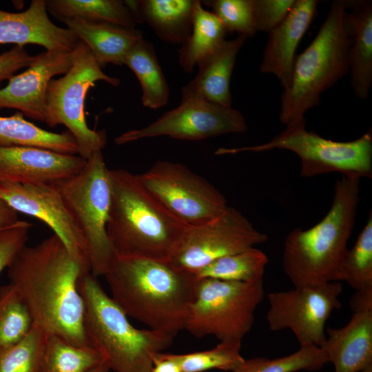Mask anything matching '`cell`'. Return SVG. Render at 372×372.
Wrapping results in <instances>:
<instances>
[{
    "label": "cell",
    "mask_w": 372,
    "mask_h": 372,
    "mask_svg": "<svg viewBox=\"0 0 372 372\" xmlns=\"http://www.w3.org/2000/svg\"><path fill=\"white\" fill-rule=\"evenodd\" d=\"M7 269L9 284L23 298L34 325L74 345L92 346L79 289L81 276L88 271L55 234L34 246L25 245Z\"/></svg>",
    "instance_id": "obj_1"
},
{
    "label": "cell",
    "mask_w": 372,
    "mask_h": 372,
    "mask_svg": "<svg viewBox=\"0 0 372 372\" xmlns=\"http://www.w3.org/2000/svg\"><path fill=\"white\" fill-rule=\"evenodd\" d=\"M103 276L125 313L174 338L185 329L198 278L169 261L114 256Z\"/></svg>",
    "instance_id": "obj_2"
},
{
    "label": "cell",
    "mask_w": 372,
    "mask_h": 372,
    "mask_svg": "<svg viewBox=\"0 0 372 372\" xmlns=\"http://www.w3.org/2000/svg\"><path fill=\"white\" fill-rule=\"evenodd\" d=\"M107 234L114 255L169 261L190 226L172 214L140 175L110 169Z\"/></svg>",
    "instance_id": "obj_3"
},
{
    "label": "cell",
    "mask_w": 372,
    "mask_h": 372,
    "mask_svg": "<svg viewBox=\"0 0 372 372\" xmlns=\"http://www.w3.org/2000/svg\"><path fill=\"white\" fill-rule=\"evenodd\" d=\"M360 179L342 176L334 186L332 204L324 218L307 229L286 237L282 267L294 287H316L342 281V268L355 224Z\"/></svg>",
    "instance_id": "obj_4"
},
{
    "label": "cell",
    "mask_w": 372,
    "mask_h": 372,
    "mask_svg": "<svg viewBox=\"0 0 372 372\" xmlns=\"http://www.w3.org/2000/svg\"><path fill=\"white\" fill-rule=\"evenodd\" d=\"M351 43L347 1H333L316 37L296 56L289 86L281 95L279 118L286 128L305 127V112L349 72Z\"/></svg>",
    "instance_id": "obj_5"
},
{
    "label": "cell",
    "mask_w": 372,
    "mask_h": 372,
    "mask_svg": "<svg viewBox=\"0 0 372 372\" xmlns=\"http://www.w3.org/2000/svg\"><path fill=\"white\" fill-rule=\"evenodd\" d=\"M79 289L84 302L87 336L110 371L150 372L154 357L169 347L174 338L134 327L90 271L81 276Z\"/></svg>",
    "instance_id": "obj_6"
},
{
    "label": "cell",
    "mask_w": 372,
    "mask_h": 372,
    "mask_svg": "<svg viewBox=\"0 0 372 372\" xmlns=\"http://www.w3.org/2000/svg\"><path fill=\"white\" fill-rule=\"evenodd\" d=\"M72 64L68 72L49 83L45 123L52 127L65 126L76 141L78 154L87 160L94 153L102 151L107 143L105 130L90 129L87 124V93L96 81L116 87L120 79L103 72L90 48L81 41L72 50Z\"/></svg>",
    "instance_id": "obj_7"
},
{
    "label": "cell",
    "mask_w": 372,
    "mask_h": 372,
    "mask_svg": "<svg viewBox=\"0 0 372 372\" xmlns=\"http://www.w3.org/2000/svg\"><path fill=\"white\" fill-rule=\"evenodd\" d=\"M264 297L263 280L198 279L185 329L197 338L211 335L220 341L242 340L251 331Z\"/></svg>",
    "instance_id": "obj_8"
},
{
    "label": "cell",
    "mask_w": 372,
    "mask_h": 372,
    "mask_svg": "<svg viewBox=\"0 0 372 372\" xmlns=\"http://www.w3.org/2000/svg\"><path fill=\"white\" fill-rule=\"evenodd\" d=\"M58 186L85 241L90 273L103 276L114 255L106 230L111 201L110 169L102 151L94 153L79 174Z\"/></svg>",
    "instance_id": "obj_9"
},
{
    "label": "cell",
    "mask_w": 372,
    "mask_h": 372,
    "mask_svg": "<svg viewBox=\"0 0 372 372\" xmlns=\"http://www.w3.org/2000/svg\"><path fill=\"white\" fill-rule=\"evenodd\" d=\"M275 149L295 153L301 161L300 174L303 177L339 172L348 178L371 177L372 130L358 138L338 142L309 132L305 127L286 128L269 141L254 146L233 148L220 147L217 155L240 152H260Z\"/></svg>",
    "instance_id": "obj_10"
},
{
    "label": "cell",
    "mask_w": 372,
    "mask_h": 372,
    "mask_svg": "<svg viewBox=\"0 0 372 372\" xmlns=\"http://www.w3.org/2000/svg\"><path fill=\"white\" fill-rule=\"evenodd\" d=\"M140 176L149 192L189 226L207 223L227 207L219 190L181 163L161 161Z\"/></svg>",
    "instance_id": "obj_11"
},
{
    "label": "cell",
    "mask_w": 372,
    "mask_h": 372,
    "mask_svg": "<svg viewBox=\"0 0 372 372\" xmlns=\"http://www.w3.org/2000/svg\"><path fill=\"white\" fill-rule=\"evenodd\" d=\"M342 291L340 282H333L268 293L267 322L269 329H289L300 346L320 347L327 335V321L341 307L339 297Z\"/></svg>",
    "instance_id": "obj_12"
},
{
    "label": "cell",
    "mask_w": 372,
    "mask_h": 372,
    "mask_svg": "<svg viewBox=\"0 0 372 372\" xmlns=\"http://www.w3.org/2000/svg\"><path fill=\"white\" fill-rule=\"evenodd\" d=\"M258 231L239 211L227 206L218 216L190 226L169 262L176 267L197 273L213 261L265 242Z\"/></svg>",
    "instance_id": "obj_13"
},
{
    "label": "cell",
    "mask_w": 372,
    "mask_h": 372,
    "mask_svg": "<svg viewBox=\"0 0 372 372\" xmlns=\"http://www.w3.org/2000/svg\"><path fill=\"white\" fill-rule=\"evenodd\" d=\"M247 127L243 115L230 107L197 100L180 101L146 127L125 132L115 138L123 145L145 138L168 136L199 141L231 133H242Z\"/></svg>",
    "instance_id": "obj_14"
},
{
    "label": "cell",
    "mask_w": 372,
    "mask_h": 372,
    "mask_svg": "<svg viewBox=\"0 0 372 372\" xmlns=\"http://www.w3.org/2000/svg\"><path fill=\"white\" fill-rule=\"evenodd\" d=\"M0 198L17 213L33 216L47 225L70 254L90 272L85 241L58 185L0 181Z\"/></svg>",
    "instance_id": "obj_15"
},
{
    "label": "cell",
    "mask_w": 372,
    "mask_h": 372,
    "mask_svg": "<svg viewBox=\"0 0 372 372\" xmlns=\"http://www.w3.org/2000/svg\"><path fill=\"white\" fill-rule=\"evenodd\" d=\"M72 60V51L45 50L36 55L25 71L11 76L0 89V109H16L23 116L45 122L49 83L54 76L67 73Z\"/></svg>",
    "instance_id": "obj_16"
},
{
    "label": "cell",
    "mask_w": 372,
    "mask_h": 372,
    "mask_svg": "<svg viewBox=\"0 0 372 372\" xmlns=\"http://www.w3.org/2000/svg\"><path fill=\"white\" fill-rule=\"evenodd\" d=\"M87 160L33 147L0 146V181L59 185L79 174Z\"/></svg>",
    "instance_id": "obj_17"
},
{
    "label": "cell",
    "mask_w": 372,
    "mask_h": 372,
    "mask_svg": "<svg viewBox=\"0 0 372 372\" xmlns=\"http://www.w3.org/2000/svg\"><path fill=\"white\" fill-rule=\"evenodd\" d=\"M79 41L70 30L50 20L46 0H32L28 8L21 12L0 10V45L36 44L46 50L70 52Z\"/></svg>",
    "instance_id": "obj_18"
},
{
    "label": "cell",
    "mask_w": 372,
    "mask_h": 372,
    "mask_svg": "<svg viewBox=\"0 0 372 372\" xmlns=\"http://www.w3.org/2000/svg\"><path fill=\"white\" fill-rule=\"evenodd\" d=\"M317 0H296L287 17L268 32L262 73L273 74L283 90L290 84L298 45L317 14Z\"/></svg>",
    "instance_id": "obj_19"
},
{
    "label": "cell",
    "mask_w": 372,
    "mask_h": 372,
    "mask_svg": "<svg viewBox=\"0 0 372 372\" xmlns=\"http://www.w3.org/2000/svg\"><path fill=\"white\" fill-rule=\"evenodd\" d=\"M247 37L225 40L198 62L196 76L181 88L180 101L197 100L230 107V80L236 56Z\"/></svg>",
    "instance_id": "obj_20"
},
{
    "label": "cell",
    "mask_w": 372,
    "mask_h": 372,
    "mask_svg": "<svg viewBox=\"0 0 372 372\" xmlns=\"http://www.w3.org/2000/svg\"><path fill=\"white\" fill-rule=\"evenodd\" d=\"M320 348L334 372H360L372 364V311L353 313L340 328H328Z\"/></svg>",
    "instance_id": "obj_21"
},
{
    "label": "cell",
    "mask_w": 372,
    "mask_h": 372,
    "mask_svg": "<svg viewBox=\"0 0 372 372\" xmlns=\"http://www.w3.org/2000/svg\"><path fill=\"white\" fill-rule=\"evenodd\" d=\"M84 43L103 68L107 64L124 65L127 52L141 39L142 31L103 22L80 19L61 20Z\"/></svg>",
    "instance_id": "obj_22"
},
{
    "label": "cell",
    "mask_w": 372,
    "mask_h": 372,
    "mask_svg": "<svg viewBox=\"0 0 372 372\" xmlns=\"http://www.w3.org/2000/svg\"><path fill=\"white\" fill-rule=\"evenodd\" d=\"M352 32L350 52L351 86L355 96L365 99L372 86V1H347Z\"/></svg>",
    "instance_id": "obj_23"
},
{
    "label": "cell",
    "mask_w": 372,
    "mask_h": 372,
    "mask_svg": "<svg viewBox=\"0 0 372 372\" xmlns=\"http://www.w3.org/2000/svg\"><path fill=\"white\" fill-rule=\"evenodd\" d=\"M198 0H138L132 7L141 22H147L163 41L183 43L189 36Z\"/></svg>",
    "instance_id": "obj_24"
},
{
    "label": "cell",
    "mask_w": 372,
    "mask_h": 372,
    "mask_svg": "<svg viewBox=\"0 0 372 372\" xmlns=\"http://www.w3.org/2000/svg\"><path fill=\"white\" fill-rule=\"evenodd\" d=\"M1 147H33L55 152L76 155L78 147L67 130L54 133L39 127L17 112L10 116H0Z\"/></svg>",
    "instance_id": "obj_25"
},
{
    "label": "cell",
    "mask_w": 372,
    "mask_h": 372,
    "mask_svg": "<svg viewBox=\"0 0 372 372\" xmlns=\"http://www.w3.org/2000/svg\"><path fill=\"white\" fill-rule=\"evenodd\" d=\"M123 64L134 73L140 83L143 105L158 109L167 103L169 86L150 42L144 39L139 41L127 52Z\"/></svg>",
    "instance_id": "obj_26"
},
{
    "label": "cell",
    "mask_w": 372,
    "mask_h": 372,
    "mask_svg": "<svg viewBox=\"0 0 372 372\" xmlns=\"http://www.w3.org/2000/svg\"><path fill=\"white\" fill-rule=\"evenodd\" d=\"M227 32L218 18L203 8L200 1L195 6L192 31L178 50V63L187 73L193 72L198 62L218 48Z\"/></svg>",
    "instance_id": "obj_27"
},
{
    "label": "cell",
    "mask_w": 372,
    "mask_h": 372,
    "mask_svg": "<svg viewBox=\"0 0 372 372\" xmlns=\"http://www.w3.org/2000/svg\"><path fill=\"white\" fill-rule=\"evenodd\" d=\"M47 10L59 21L80 19L135 28L138 21L121 0H47Z\"/></svg>",
    "instance_id": "obj_28"
},
{
    "label": "cell",
    "mask_w": 372,
    "mask_h": 372,
    "mask_svg": "<svg viewBox=\"0 0 372 372\" xmlns=\"http://www.w3.org/2000/svg\"><path fill=\"white\" fill-rule=\"evenodd\" d=\"M105 362L94 347H79L46 333L37 372H89Z\"/></svg>",
    "instance_id": "obj_29"
},
{
    "label": "cell",
    "mask_w": 372,
    "mask_h": 372,
    "mask_svg": "<svg viewBox=\"0 0 372 372\" xmlns=\"http://www.w3.org/2000/svg\"><path fill=\"white\" fill-rule=\"evenodd\" d=\"M268 262V257L264 251L256 247H251L238 253L220 258L195 274L198 279L256 282L263 280Z\"/></svg>",
    "instance_id": "obj_30"
},
{
    "label": "cell",
    "mask_w": 372,
    "mask_h": 372,
    "mask_svg": "<svg viewBox=\"0 0 372 372\" xmlns=\"http://www.w3.org/2000/svg\"><path fill=\"white\" fill-rule=\"evenodd\" d=\"M329 363L326 353L314 344H304L295 352L282 357H254L244 360L231 372L316 371Z\"/></svg>",
    "instance_id": "obj_31"
},
{
    "label": "cell",
    "mask_w": 372,
    "mask_h": 372,
    "mask_svg": "<svg viewBox=\"0 0 372 372\" xmlns=\"http://www.w3.org/2000/svg\"><path fill=\"white\" fill-rule=\"evenodd\" d=\"M34 322L30 311L10 284L0 287V349L15 344L31 331Z\"/></svg>",
    "instance_id": "obj_32"
},
{
    "label": "cell",
    "mask_w": 372,
    "mask_h": 372,
    "mask_svg": "<svg viewBox=\"0 0 372 372\" xmlns=\"http://www.w3.org/2000/svg\"><path fill=\"white\" fill-rule=\"evenodd\" d=\"M242 340L220 341L214 348L184 354L169 353L184 372L211 369L233 371L245 359L240 354Z\"/></svg>",
    "instance_id": "obj_33"
},
{
    "label": "cell",
    "mask_w": 372,
    "mask_h": 372,
    "mask_svg": "<svg viewBox=\"0 0 372 372\" xmlns=\"http://www.w3.org/2000/svg\"><path fill=\"white\" fill-rule=\"evenodd\" d=\"M342 281L355 291L372 289V214L352 248L349 249L342 268Z\"/></svg>",
    "instance_id": "obj_34"
},
{
    "label": "cell",
    "mask_w": 372,
    "mask_h": 372,
    "mask_svg": "<svg viewBox=\"0 0 372 372\" xmlns=\"http://www.w3.org/2000/svg\"><path fill=\"white\" fill-rule=\"evenodd\" d=\"M46 333L34 325L21 340L0 349V372H37Z\"/></svg>",
    "instance_id": "obj_35"
},
{
    "label": "cell",
    "mask_w": 372,
    "mask_h": 372,
    "mask_svg": "<svg viewBox=\"0 0 372 372\" xmlns=\"http://www.w3.org/2000/svg\"><path fill=\"white\" fill-rule=\"evenodd\" d=\"M201 3L212 9L227 33L237 32L249 37L257 32L251 0H208Z\"/></svg>",
    "instance_id": "obj_36"
},
{
    "label": "cell",
    "mask_w": 372,
    "mask_h": 372,
    "mask_svg": "<svg viewBox=\"0 0 372 372\" xmlns=\"http://www.w3.org/2000/svg\"><path fill=\"white\" fill-rule=\"evenodd\" d=\"M31 227L30 223L19 220L0 227V273L26 245Z\"/></svg>",
    "instance_id": "obj_37"
},
{
    "label": "cell",
    "mask_w": 372,
    "mask_h": 372,
    "mask_svg": "<svg viewBox=\"0 0 372 372\" xmlns=\"http://www.w3.org/2000/svg\"><path fill=\"white\" fill-rule=\"evenodd\" d=\"M296 0H251L256 31L269 32L288 15Z\"/></svg>",
    "instance_id": "obj_38"
},
{
    "label": "cell",
    "mask_w": 372,
    "mask_h": 372,
    "mask_svg": "<svg viewBox=\"0 0 372 372\" xmlns=\"http://www.w3.org/2000/svg\"><path fill=\"white\" fill-rule=\"evenodd\" d=\"M35 56L30 55L23 47L15 45L0 54V81L9 79L19 70L28 68Z\"/></svg>",
    "instance_id": "obj_39"
},
{
    "label": "cell",
    "mask_w": 372,
    "mask_h": 372,
    "mask_svg": "<svg viewBox=\"0 0 372 372\" xmlns=\"http://www.w3.org/2000/svg\"><path fill=\"white\" fill-rule=\"evenodd\" d=\"M349 305L353 313L372 311V289L355 291L352 296Z\"/></svg>",
    "instance_id": "obj_40"
},
{
    "label": "cell",
    "mask_w": 372,
    "mask_h": 372,
    "mask_svg": "<svg viewBox=\"0 0 372 372\" xmlns=\"http://www.w3.org/2000/svg\"><path fill=\"white\" fill-rule=\"evenodd\" d=\"M150 372H184L169 353H159L153 359Z\"/></svg>",
    "instance_id": "obj_41"
},
{
    "label": "cell",
    "mask_w": 372,
    "mask_h": 372,
    "mask_svg": "<svg viewBox=\"0 0 372 372\" xmlns=\"http://www.w3.org/2000/svg\"><path fill=\"white\" fill-rule=\"evenodd\" d=\"M17 212L0 198V227L18 220Z\"/></svg>",
    "instance_id": "obj_42"
},
{
    "label": "cell",
    "mask_w": 372,
    "mask_h": 372,
    "mask_svg": "<svg viewBox=\"0 0 372 372\" xmlns=\"http://www.w3.org/2000/svg\"><path fill=\"white\" fill-rule=\"evenodd\" d=\"M110 369L106 362H104L89 372H110Z\"/></svg>",
    "instance_id": "obj_43"
},
{
    "label": "cell",
    "mask_w": 372,
    "mask_h": 372,
    "mask_svg": "<svg viewBox=\"0 0 372 372\" xmlns=\"http://www.w3.org/2000/svg\"><path fill=\"white\" fill-rule=\"evenodd\" d=\"M360 372H372V364L367 366L366 368L362 369Z\"/></svg>",
    "instance_id": "obj_44"
}]
</instances>
